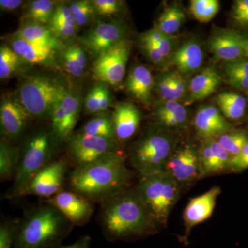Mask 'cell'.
<instances>
[{"label":"cell","instance_id":"obj_1","mask_svg":"<svg viewBox=\"0 0 248 248\" xmlns=\"http://www.w3.org/2000/svg\"><path fill=\"white\" fill-rule=\"evenodd\" d=\"M130 179L125 156L117 150L92 163L76 166L69 182L75 192L93 202L104 203L123 192Z\"/></svg>","mask_w":248,"mask_h":248},{"label":"cell","instance_id":"obj_2","mask_svg":"<svg viewBox=\"0 0 248 248\" xmlns=\"http://www.w3.org/2000/svg\"><path fill=\"white\" fill-rule=\"evenodd\" d=\"M71 222L52 204L36 207L21 222L14 248H50L69 233Z\"/></svg>","mask_w":248,"mask_h":248},{"label":"cell","instance_id":"obj_3","mask_svg":"<svg viewBox=\"0 0 248 248\" xmlns=\"http://www.w3.org/2000/svg\"><path fill=\"white\" fill-rule=\"evenodd\" d=\"M101 221L108 236L115 239L146 233L152 224L137 191L122 192L104 203Z\"/></svg>","mask_w":248,"mask_h":248},{"label":"cell","instance_id":"obj_4","mask_svg":"<svg viewBox=\"0 0 248 248\" xmlns=\"http://www.w3.org/2000/svg\"><path fill=\"white\" fill-rule=\"evenodd\" d=\"M140 177L136 191L148 216L154 224H166L179 199V185L166 170Z\"/></svg>","mask_w":248,"mask_h":248},{"label":"cell","instance_id":"obj_5","mask_svg":"<svg viewBox=\"0 0 248 248\" xmlns=\"http://www.w3.org/2000/svg\"><path fill=\"white\" fill-rule=\"evenodd\" d=\"M175 145V138L167 130L159 126L148 129L131 147L132 165L140 176L166 170Z\"/></svg>","mask_w":248,"mask_h":248},{"label":"cell","instance_id":"obj_6","mask_svg":"<svg viewBox=\"0 0 248 248\" xmlns=\"http://www.w3.org/2000/svg\"><path fill=\"white\" fill-rule=\"evenodd\" d=\"M69 88L61 80L47 75H34L24 79L16 97L32 117L50 116L53 107Z\"/></svg>","mask_w":248,"mask_h":248},{"label":"cell","instance_id":"obj_7","mask_svg":"<svg viewBox=\"0 0 248 248\" xmlns=\"http://www.w3.org/2000/svg\"><path fill=\"white\" fill-rule=\"evenodd\" d=\"M54 143L50 132H37L29 138L21 151L20 161L11 197H21L29 183L41 170L51 162Z\"/></svg>","mask_w":248,"mask_h":248},{"label":"cell","instance_id":"obj_8","mask_svg":"<svg viewBox=\"0 0 248 248\" xmlns=\"http://www.w3.org/2000/svg\"><path fill=\"white\" fill-rule=\"evenodd\" d=\"M132 50L130 41L124 39L95 58L93 76L99 82L119 87L123 83Z\"/></svg>","mask_w":248,"mask_h":248},{"label":"cell","instance_id":"obj_9","mask_svg":"<svg viewBox=\"0 0 248 248\" xmlns=\"http://www.w3.org/2000/svg\"><path fill=\"white\" fill-rule=\"evenodd\" d=\"M81 106V95L69 89L53 107L49 117L51 121L50 134L56 146L69 141L73 136V130L79 120Z\"/></svg>","mask_w":248,"mask_h":248},{"label":"cell","instance_id":"obj_10","mask_svg":"<svg viewBox=\"0 0 248 248\" xmlns=\"http://www.w3.org/2000/svg\"><path fill=\"white\" fill-rule=\"evenodd\" d=\"M128 27L122 20L96 23L79 37L86 51L97 58L99 55L125 39Z\"/></svg>","mask_w":248,"mask_h":248},{"label":"cell","instance_id":"obj_11","mask_svg":"<svg viewBox=\"0 0 248 248\" xmlns=\"http://www.w3.org/2000/svg\"><path fill=\"white\" fill-rule=\"evenodd\" d=\"M117 141L79 133L70 139L68 152L76 166H83L117 151Z\"/></svg>","mask_w":248,"mask_h":248},{"label":"cell","instance_id":"obj_12","mask_svg":"<svg viewBox=\"0 0 248 248\" xmlns=\"http://www.w3.org/2000/svg\"><path fill=\"white\" fill-rule=\"evenodd\" d=\"M192 143L174 150L168 161L166 171L179 186H186L200 178V153Z\"/></svg>","mask_w":248,"mask_h":248},{"label":"cell","instance_id":"obj_13","mask_svg":"<svg viewBox=\"0 0 248 248\" xmlns=\"http://www.w3.org/2000/svg\"><path fill=\"white\" fill-rule=\"evenodd\" d=\"M68 169L64 160L51 161L32 178L21 195L51 198L61 192Z\"/></svg>","mask_w":248,"mask_h":248},{"label":"cell","instance_id":"obj_14","mask_svg":"<svg viewBox=\"0 0 248 248\" xmlns=\"http://www.w3.org/2000/svg\"><path fill=\"white\" fill-rule=\"evenodd\" d=\"M47 202L58 208L73 226L85 224L94 211L92 201L75 191H61Z\"/></svg>","mask_w":248,"mask_h":248},{"label":"cell","instance_id":"obj_15","mask_svg":"<svg viewBox=\"0 0 248 248\" xmlns=\"http://www.w3.org/2000/svg\"><path fill=\"white\" fill-rule=\"evenodd\" d=\"M31 116L16 96L1 98L0 124L1 133L6 138L15 140L24 133Z\"/></svg>","mask_w":248,"mask_h":248},{"label":"cell","instance_id":"obj_16","mask_svg":"<svg viewBox=\"0 0 248 248\" xmlns=\"http://www.w3.org/2000/svg\"><path fill=\"white\" fill-rule=\"evenodd\" d=\"M208 47L217 60L226 62L246 58L241 33L232 29L215 31L208 40Z\"/></svg>","mask_w":248,"mask_h":248},{"label":"cell","instance_id":"obj_17","mask_svg":"<svg viewBox=\"0 0 248 248\" xmlns=\"http://www.w3.org/2000/svg\"><path fill=\"white\" fill-rule=\"evenodd\" d=\"M199 153L200 178L231 170L232 156L222 148L216 138L204 139Z\"/></svg>","mask_w":248,"mask_h":248},{"label":"cell","instance_id":"obj_18","mask_svg":"<svg viewBox=\"0 0 248 248\" xmlns=\"http://www.w3.org/2000/svg\"><path fill=\"white\" fill-rule=\"evenodd\" d=\"M194 125L197 134L203 139L217 138L232 129L221 110L213 105L202 106L198 109Z\"/></svg>","mask_w":248,"mask_h":248},{"label":"cell","instance_id":"obj_19","mask_svg":"<svg viewBox=\"0 0 248 248\" xmlns=\"http://www.w3.org/2000/svg\"><path fill=\"white\" fill-rule=\"evenodd\" d=\"M125 89L134 99L150 106L155 90V78L149 68L136 65L129 71L125 83Z\"/></svg>","mask_w":248,"mask_h":248},{"label":"cell","instance_id":"obj_20","mask_svg":"<svg viewBox=\"0 0 248 248\" xmlns=\"http://www.w3.org/2000/svg\"><path fill=\"white\" fill-rule=\"evenodd\" d=\"M117 141L131 138L138 131L141 120V112L135 104L129 102L118 103L112 114Z\"/></svg>","mask_w":248,"mask_h":248},{"label":"cell","instance_id":"obj_21","mask_svg":"<svg viewBox=\"0 0 248 248\" xmlns=\"http://www.w3.org/2000/svg\"><path fill=\"white\" fill-rule=\"evenodd\" d=\"M220 193L221 189L216 186L190 201L184 213V220L187 228L197 226L211 217Z\"/></svg>","mask_w":248,"mask_h":248},{"label":"cell","instance_id":"obj_22","mask_svg":"<svg viewBox=\"0 0 248 248\" xmlns=\"http://www.w3.org/2000/svg\"><path fill=\"white\" fill-rule=\"evenodd\" d=\"M9 46L22 58L23 61L30 64L47 65L53 63L58 51L24 40L17 34L9 37Z\"/></svg>","mask_w":248,"mask_h":248},{"label":"cell","instance_id":"obj_23","mask_svg":"<svg viewBox=\"0 0 248 248\" xmlns=\"http://www.w3.org/2000/svg\"><path fill=\"white\" fill-rule=\"evenodd\" d=\"M154 116L159 127L165 130H179L188 122L187 109L177 101H158L155 104Z\"/></svg>","mask_w":248,"mask_h":248},{"label":"cell","instance_id":"obj_24","mask_svg":"<svg viewBox=\"0 0 248 248\" xmlns=\"http://www.w3.org/2000/svg\"><path fill=\"white\" fill-rule=\"evenodd\" d=\"M203 58V51L200 43L190 39L176 49L170 61L177 68V71L186 76L197 71L202 66Z\"/></svg>","mask_w":248,"mask_h":248},{"label":"cell","instance_id":"obj_25","mask_svg":"<svg viewBox=\"0 0 248 248\" xmlns=\"http://www.w3.org/2000/svg\"><path fill=\"white\" fill-rule=\"evenodd\" d=\"M15 33L29 42L48 47L58 52L61 51L65 46L48 26L32 21L22 20L19 29Z\"/></svg>","mask_w":248,"mask_h":248},{"label":"cell","instance_id":"obj_26","mask_svg":"<svg viewBox=\"0 0 248 248\" xmlns=\"http://www.w3.org/2000/svg\"><path fill=\"white\" fill-rule=\"evenodd\" d=\"M222 78L213 67L204 68L189 83V102L203 100L211 95L221 85Z\"/></svg>","mask_w":248,"mask_h":248},{"label":"cell","instance_id":"obj_27","mask_svg":"<svg viewBox=\"0 0 248 248\" xmlns=\"http://www.w3.org/2000/svg\"><path fill=\"white\" fill-rule=\"evenodd\" d=\"M216 102L226 118L239 120L244 117L247 100L241 94L232 92L221 93L217 96Z\"/></svg>","mask_w":248,"mask_h":248},{"label":"cell","instance_id":"obj_28","mask_svg":"<svg viewBox=\"0 0 248 248\" xmlns=\"http://www.w3.org/2000/svg\"><path fill=\"white\" fill-rule=\"evenodd\" d=\"M21 150L1 140L0 142V179L1 182L16 177L21 157Z\"/></svg>","mask_w":248,"mask_h":248},{"label":"cell","instance_id":"obj_29","mask_svg":"<svg viewBox=\"0 0 248 248\" xmlns=\"http://www.w3.org/2000/svg\"><path fill=\"white\" fill-rule=\"evenodd\" d=\"M226 81L234 89L248 91V59L241 58L225 62Z\"/></svg>","mask_w":248,"mask_h":248},{"label":"cell","instance_id":"obj_30","mask_svg":"<svg viewBox=\"0 0 248 248\" xmlns=\"http://www.w3.org/2000/svg\"><path fill=\"white\" fill-rule=\"evenodd\" d=\"M79 133L117 140L112 115L107 114V112L93 117L84 124Z\"/></svg>","mask_w":248,"mask_h":248},{"label":"cell","instance_id":"obj_31","mask_svg":"<svg viewBox=\"0 0 248 248\" xmlns=\"http://www.w3.org/2000/svg\"><path fill=\"white\" fill-rule=\"evenodd\" d=\"M60 1L54 0H33L29 1L22 20H30L48 25L57 5Z\"/></svg>","mask_w":248,"mask_h":248},{"label":"cell","instance_id":"obj_32","mask_svg":"<svg viewBox=\"0 0 248 248\" xmlns=\"http://www.w3.org/2000/svg\"><path fill=\"white\" fill-rule=\"evenodd\" d=\"M185 20V13L180 6L171 5L164 10L155 26L163 33L173 35L177 32Z\"/></svg>","mask_w":248,"mask_h":248},{"label":"cell","instance_id":"obj_33","mask_svg":"<svg viewBox=\"0 0 248 248\" xmlns=\"http://www.w3.org/2000/svg\"><path fill=\"white\" fill-rule=\"evenodd\" d=\"M24 61L9 46L0 47V78L6 79L19 71Z\"/></svg>","mask_w":248,"mask_h":248},{"label":"cell","instance_id":"obj_34","mask_svg":"<svg viewBox=\"0 0 248 248\" xmlns=\"http://www.w3.org/2000/svg\"><path fill=\"white\" fill-rule=\"evenodd\" d=\"M190 9L197 20L206 23L211 21L218 14L220 2L218 0H192Z\"/></svg>","mask_w":248,"mask_h":248},{"label":"cell","instance_id":"obj_35","mask_svg":"<svg viewBox=\"0 0 248 248\" xmlns=\"http://www.w3.org/2000/svg\"><path fill=\"white\" fill-rule=\"evenodd\" d=\"M72 16L78 27H86L91 24L95 16L91 0H78L68 4Z\"/></svg>","mask_w":248,"mask_h":248},{"label":"cell","instance_id":"obj_36","mask_svg":"<svg viewBox=\"0 0 248 248\" xmlns=\"http://www.w3.org/2000/svg\"><path fill=\"white\" fill-rule=\"evenodd\" d=\"M222 148L231 155L236 156L248 141V135L244 131H230L216 138Z\"/></svg>","mask_w":248,"mask_h":248},{"label":"cell","instance_id":"obj_37","mask_svg":"<svg viewBox=\"0 0 248 248\" xmlns=\"http://www.w3.org/2000/svg\"><path fill=\"white\" fill-rule=\"evenodd\" d=\"M21 222L16 219H7L0 226V248H13Z\"/></svg>","mask_w":248,"mask_h":248},{"label":"cell","instance_id":"obj_38","mask_svg":"<svg viewBox=\"0 0 248 248\" xmlns=\"http://www.w3.org/2000/svg\"><path fill=\"white\" fill-rule=\"evenodd\" d=\"M60 61L63 70L68 74L71 75L75 78H81L84 76L85 70L79 64V62L75 56L70 45L65 46L64 48L61 50Z\"/></svg>","mask_w":248,"mask_h":248},{"label":"cell","instance_id":"obj_39","mask_svg":"<svg viewBox=\"0 0 248 248\" xmlns=\"http://www.w3.org/2000/svg\"><path fill=\"white\" fill-rule=\"evenodd\" d=\"M95 16L110 17L122 11L123 1L120 0H92Z\"/></svg>","mask_w":248,"mask_h":248},{"label":"cell","instance_id":"obj_40","mask_svg":"<svg viewBox=\"0 0 248 248\" xmlns=\"http://www.w3.org/2000/svg\"><path fill=\"white\" fill-rule=\"evenodd\" d=\"M172 71L165 72L155 79V90L159 94L160 100L171 101Z\"/></svg>","mask_w":248,"mask_h":248},{"label":"cell","instance_id":"obj_41","mask_svg":"<svg viewBox=\"0 0 248 248\" xmlns=\"http://www.w3.org/2000/svg\"><path fill=\"white\" fill-rule=\"evenodd\" d=\"M85 112L87 115H99L100 104H99V82L93 85L86 94L84 102Z\"/></svg>","mask_w":248,"mask_h":248},{"label":"cell","instance_id":"obj_42","mask_svg":"<svg viewBox=\"0 0 248 248\" xmlns=\"http://www.w3.org/2000/svg\"><path fill=\"white\" fill-rule=\"evenodd\" d=\"M189 84L186 76L177 71H172V85L171 90V101H177L185 97L188 91Z\"/></svg>","mask_w":248,"mask_h":248},{"label":"cell","instance_id":"obj_43","mask_svg":"<svg viewBox=\"0 0 248 248\" xmlns=\"http://www.w3.org/2000/svg\"><path fill=\"white\" fill-rule=\"evenodd\" d=\"M139 42L142 52L152 63L159 66H163L166 63V59L155 44L141 39L139 40Z\"/></svg>","mask_w":248,"mask_h":248},{"label":"cell","instance_id":"obj_44","mask_svg":"<svg viewBox=\"0 0 248 248\" xmlns=\"http://www.w3.org/2000/svg\"><path fill=\"white\" fill-rule=\"evenodd\" d=\"M233 20L241 27L248 26V0H236L232 11Z\"/></svg>","mask_w":248,"mask_h":248},{"label":"cell","instance_id":"obj_45","mask_svg":"<svg viewBox=\"0 0 248 248\" xmlns=\"http://www.w3.org/2000/svg\"><path fill=\"white\" fill-rule=\"evenodd\" d=\"M248 169V141L241 151L236 156H232L231 161V170L239 172Z\"/></svg>","mask_w":248,"mask_h":248},{"label":"cell","instance_id":"obj_46","mask_svg":"<svg viewBox=\"0 0 248 248\" xmlns=\"http://www.w3.org/2000/svg\"><path fill=\"white\" fill-rule=\"evenodd\" d=\"M177 43V39L174 36L166 35L155 45L158 47L163 56L167 60L169 58L170 59L175 52L174 47L176 46Z\"/></svg>","mask_w":248,"mask_h":248},{"label":"cell","instance_id":"obj_47","mask_svg":"<svg viewBox=\"0 0 248 248\" xmlns=\"http://www.w3.org/2000/svg\"><path fill=\"white\" fill-rule=\"evenodd\" d=\"M99 104L100 114L106 113L112 104V94L110 90L107 85L102 82H99Z\"/></svg>","mask_w":248,"mask_h":248},{"label":"cell","instance_id":"obj_48","mask_svg":"<svg viewBox=\"0 0 248 248\" xmlns=\"http://www.w3.org/2000/svg\"><path fill=\"white\" fill-rule=\"evenodd\" d=\"M24 2L22 0H1L0 9L6 12H13L19 9Z\"/></svg>","mask_w":248,"mask_h":248},{"label":"cell","instance_id":"obj_49","mask_svg":"<svg viewBox=\"0 0 248 248\" xmlns=\"http://www.w3.org/2000/svg\"><path fill=\"white\" fill-rule=\"evenodd\" d=\"M91 237L89 236H84L74 244L56 248H91Z\"/></svg>","mask_w":248,"mask_h":248},{"label":"cell","instance_id":"obj_50","mask_svg":"<svg viewBox=\"0 0 248 248\" xmlns=\"http://www.w3.org/2000/svg\"><path fill=\"white\" fill-rule=\"evenodd\" d=\"M241 35L242 37L243 45H244L246 58L248 59V32H244V33H241Z\"/></svg>","mask_w":248,"mask_h":248},{"label":"cell","instance_id":"obj_51","mask_svg":"<svg viewBox=\"0 0 248 248\" xmlns=\"http://www.w3.org/2000/svg\"><path fill=\"white\" fill-rule=\"evenodd\" d=\"M246 94H247L248 97V91L247 93H246Z\"/></svg>","mask_w":248,"mask_h":248}]
</instances>
